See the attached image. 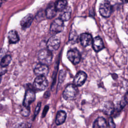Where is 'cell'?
Returning a JSON list of instances; mask_svg holds the SVG:
<instances>
[{
    "mask_svg": "<svg viewBox=\"0 0 128 128\" xmlns=\"http://www.w3.org/2000/svg\"><path fill=\"white\" fill-rule=\"evenodd\" d=\"M64 22L60 18L56 19L51 24L50 31L52 34H56L62 31L64 28Z\"/></svg>",
    "mask_w": 128,
    "mask_h": 128,
    "instance_id": "5",
    "label": "cell"
},
{
    "mask_svg": "<svg viewBox=\"0 0 128 128\" xmlns=\"http://www.w3.org/2000/svg\"><path fill=\"white\" fill-rule=\"evenodd\" d=\"M78 40V36L77 35L76 32L74 31L72 32L70 34V38H69L70 42L74 44Z\"/></svg>",
    "mask_w": 128,
    "mask_h": 128,
    "instance_id": "22",
    "label": "cell"
},
{
    "mask_svg": "<svg viewBox=\"0 0 128 128\" xmlns=\"http://www.w3.org/2000/svg\"><path fill=\"white\" fill-rule=\"evenodd\" d=\"M52 58V52L48 48L42 49L38 53V59L40 64L48 65L51 63Z\"/></svg>",
    "mask_w": 128,
    "mask_h": 128,
    "instance_id": "1",
    "label": "cell"
},
{
    "mask_svg": "<svg viewBox=\"0 0 128 128\" xmlns=\"http://www.w3.org/2000/svg\"><path fill=\"white\" fill-rule=\"evenodd\" d=\"M99 12L102 16L104 18L109 17L112 12V6L108 1L102 2L99 7Z\"/></svg>",
    "mask_w": 128,
    "mask_h": 128,
    "instance_id": "3",
    "label": "cell"
},
{
    "mask_svg": "<svg viewBox=\"0 0 128 128\" xmlns=\"http://www.w3.org/2000/svg\"><path fill=\"white\" fill-rule=\"evenodd\" d=\"M1 80V79H0V80Z\"/></svg>",
    "mask_w": 128,
    "mask_h": 128,
    "instance_id": "28",
    "label": "cell"
},
{
    "mask_svg": "<svg viewBox=\"0 0 128 128\" xmlns=\"http://www.w3.org/2000/svg\"><path fill=\"white\" fill-rule=\"evenodd\" d=\"M35 99V94L34 90L32 89L28 90L25 94L23 106L26 107H29L31 103H32Z\"/></svg>",
    "mask_w": 128,
    "mask_h": 128,
    "instance_id": "8",
    "label": "cell"
},
{
    "mask_svg": "<svg viewBox=\"0 0 128 128\" xmlns=\"http://www.w3.org/2000/svg\"><path fill=\"white\" fill-rule=\"evenodd\" d=\"M71 14V10L70 8H66L64 10H62V14H60V18L62 20L63 22L64 21H67L68 20Z\"/></svg>",
    "mask_w": 128,
    "mask_h": 128,
    "instance_id": "19",
    "label": "cell"
},
{
    "mask_svg": "<svg viewBox=\"0 0 128 128\" xmlns=\"http://www.w3.org/2000/svg\"><path fill=\"white\" fill-rule=\"evenodd\" d=\"M56 12L57 10L55 6H49L46 10V16L48 18H52L56 15Z\"/></svg>",
    "mask_w": 128,
    "mask_h": 128,
    "instance_id": "16",
    "label": "cell"
},
{
    "mask_svg": "<svg viewBox=\"0 0 128 128\" xmlns=\"http://www.w3.org/2000/svg\"><path fill=\"white\" fill-rule=\"evenodd\" d=\"M103 112L106 115H110L114 111V106L111 102H108L104 104L102 108Z\"/></svg>",
    "mask_w": 128,
    "mask_h": 128,
    "instance_id": "15",
    "label": "cell"
},
{
    "mask_svg": "<svg viewBox=\"0 0 128 128\" xmlns=\"http://www.w3.org/2000/svg\"><path fill=\"white\" fill-rule=\"evenodd\" d=\"M66 118V113L64 111L60 110L58 112L56 118V123L57 125H60L63 124Z\"/></svg>",
    "mask_w": 128,
    "mask_h": 128,
    "instance_id": "17",
    "label": "cell"
},
{
    "mask_svg": "<svg viewBox=\"0 0 128 128\" xmlns=\"http://www.w3.org/2000/svg\"><path fill=\"white\" fill-rule=\"evenodd\" d=\"M107 123L106 120L102 117L97 118L94 122L93 128H106Z\"/></svg>",
    "mask_w": 128,
    "mask_h": 128,
    "instance_id": "14",
    "label": "cell"
},
{
    "mask_svg": "<svg viewBox=\"0 0 128 128\" xmlns=\"http://www.w3.org/2000/svg\"><path fill=\"white\" fill-rule=\"evenodd\" d=\"M48 108H49L48 106H46L44 107V110H43V112H42V118H44L45 116L46 115V113H47V112L48 110Z\"/></svg>",
    "mask_w": 128,
    "mask_h": 128,
    "instance_id": "26",
    "label": "cell"
},
{
    "mask_svg": "<svg viewBox=\"0 0 128 128\" xmlns=\"http://www.w3.org/2000/svg\"><path fill=\"white\" fill-rule=\"evenodd\" d=\"M49 69L47 65L39 64L34 68V72L38 76H46L48 73Z\"/></svg>",
    "mask_w": 128,
    "mask_h": 128,
    "instance_id": "9",
    "label": "cell"
},
{
    "mask_svg": "<svg viewBox=\"0 0 128 128\" xmlns=\"http://www.w3.org/2000/svg\"><path fill=\"white\" fill-rule=\"evenodd\" d=\"M78 92V90L77 86L74 84H70L64 90L62 96L65 100H72L76 97Z\"/></svg>",
    "mask_w": 128,
    "mask_h": 128,
    "instance_id": "2",
    "label": "cell"
},
{
    "mask_svg": "<svg viewBox=\"0 0 128 128\" xmlns=\"http://www.w3.org/2000/svg\"><path fill=\"white\" fill-rule=\"evenodd\" d=\"M67 1L66 0H59L55 4V7L57 11H62L66 6Z\"/></svg>",
    "mask_w": 128,
    "mask_h": 128,
    "instance_id": "20",
    "label": "cell"
},
{
    "mask_svg": "<svg viewBox=\"0 0 128 128\" xmlns=\"http://www.w3.org/2000/svg\"><path fill=\"white\" fill-rule=\"evenodd\" d=\"M60 39L58 36H52L50 37L47 42L48 49L50 52L57 50L60 46Z\"/></svg>",
    "mask_w": 128,
    "mask_h": 128,
    "instance_id": "7",
    "label": "cell"
},
{
    "mask_svg": "<svg viewBox=\"0 0 128 128\" xmlns=\"http://www.w3.org/2000/svg\"><path fill=\"white\" fill-rule=\"evenodd\" d=\"M8 40L10 43L11 44H14L17 42L18 40V36L16 32V31L14 30H12L10 31L8 33Z\"/></svg>",
    "mask_w": 128,
    "mask_h": 128,
    "instance_id": "18",
    "label": "cell"
},
{
    "mask_svg": "<svg viewBox=\"0 0 128 128\" xmlns=\"http://www.w3.org/2000/svg\"><path fill=\"white\" fill-rule=\"evenodd\" d=\"M11 60H12V58L10 56H9V55L6 56H4L0 60V64L2 66H3L4 67H6L10 63Z\"/></svg>",
    "mask_w": 128,
    "mask_h": 128,
    "instance_id": "21",
    "label": "cell"
},
{
    "mask_svg": "<svg viewBox=\"0 0 128 128\" xmlns=\"http://www.w3.org/2000/svg\"><path fill=\"white\" fill-rule=\"evenodd\" d=\"M6 70H7L6 68L2 66L0 64V76L4 74L6 72Z\"/></svg>",
    "mask_w": 128,
    "mask_h": 128,
    "instance_id": "25",
    "label": "cell"
},
{
    "mask_svg": "<svg viewBox=\"0 0 128 128\" xmlns=\"http://www.w3.org/2000/svg\"><path fill=\"white\" fill-rule=\"evenodd\" d=\"M127 103L128 102V92L126 93L124 97V99Z\"/></svg>",
    "mask_w": 128,
    "mask_h": 128,
    "instance_id": "27",
    "label": "cell"
},
{
    "mask_svg": "<svg viewBox=\"0 0 128 128\" xmlns=\"http://www.w3.org/2000/svg\"><path fill=\"white\" fill-rule=\"evenodd\" d=\"M68 59L74 64H78L80 60V54L79 51L76 48L69 50L67 52Z\"/></svg>",
    "mask_w": 128,
    "mask_h": 128,
    "instance_id": "6",
    "label": "cell"
},
{
    "mask_svg": "<svg viewBox=\"0 0 128 128\" xmlns=\"http://www.w3.org/2000/svg\"><path fill=\"white\" fill-rule=\"evenodd\" d=\"M92 45V48L96 52H98L101 50L102 49H103L104 47L102 40L99 36L95 37L93 39Z\"/></svg>",
    "mask_w": 128,
    "mask_h": 128,
    "instance_id": "12",
    "label": "cell"
},
{
    "mask_svg": "<svg viewBox=\"0 0 128 128\" xmlns=\"http://www.w3.org/2000/svg\"><path fill=\"white\" fill-rule=\"evenodd\" d=\"M79 39L81 44L84 47L92 44L93 40L92 36L88 33H83L81 34Z\"/></svg>",
    "mask_w": 128,
    "mask_h": 128,
    "instance_id": "11",
    "label": "cell"
},
{
    "mask_svg": "<svg viewBox=\"0 0 128 128\" xmlns=\"http://www.w3.org/2000/svg\"><path fill=\"white\" fill-rule=\"evenodd\" d=\"M40 106H41V103L40 102H39L38 104L36 106V110H35V111H34V118L37 116V114H38L39 112H40Z\"/></svg>",
    "mask_w": 128,
    "mask_h": 128,
    "instance_id": "24",
    "label": "cell"
},
{
    "mask_svg": "<svg viewBox=\"0 0 128 128\" xmlns=\"http://www.w3.org/2000/svg\"><path fill=\"white\" fill-rule=\"evenodd\" d=\"M48 84V80L44 76H37L34 82V86L38 90H43Z\"/></svg>",
    "mask_w": 128,
    "mask_h": 128,
    "instance_id": "4",
    "label": "cell"
},
{
    "mask_svg": "<svg viewBox=\"0 0 128 128\" xmlns=\"http://www.w3.org/2000/svg\"><path fill=\"white\" fill-rule=\"evenodd\" d=\"M86 74L84 72H79L74 77V84L76 86H82L86 82Z\"/></svg>",
    "mask_w": 128,
    "mask_h": 128,
    "instance_id": "10",
    "label": "cell"
},
{
    "mask_svg": "<svg viewBox=\"0 0 128 128\" xmlns=\"http://www.w3.org/2000/svg\"><path fill=\"white\" fill-rule=\"evenodd\" d=\"M33 20L32 14H28L24 17L20 21V25L23 28H28L31 24Z\"/></svg>",
    "mask_w": 128,
    "mask_h": 128,
    "instance_id": "13",
    "label": "cell"
},
{
    "mask_svg": "<svg viewBox=\"0 0 128 128\" xmlns=\"http://www.w3.org/2000/svg\"><path fill=\"white\" fill-rule=\"evenodd\" d=\"M22 114L24 116H28L30 112V107H26L23 106V108L22 109Z\"/></svg>",
    "mask_w": 128,
    "mask_h": 128,
    "instance_id": "23",
    "label": "cell"
}]
</instances>
